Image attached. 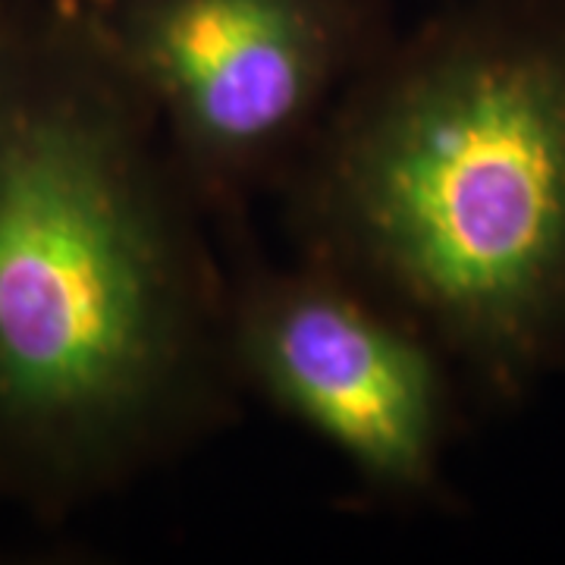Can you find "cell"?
<instances>
[{
  "label": "cell",
  "mask_w": 565,
  "mask_h": 565,
  "mask_svg": "<svg viewBox=\"0 0 565 565\" xmlns=\"http://www.w3.org/2000/svg\"><path fill=\"white\" fill-rule=\"evenodd\" d=\"M280 185L302 258L515 386L565 343V20L377 51Z\"/></svg>",
  "instance_id": "7a4b0ae2"
},
{
  "label": "cell",
  "mask_w": 565,
  "mask_h": 565,
  "mask_svg": "<svg viewBox=\"0 0 565 565\" xmlns=\"http://www.w3.org/2000/svg\"><path fill=\"white\" fill-rule=\"evenodd\" d=\"M54 3H61V7H66V10H76V7H82V3H92V0H54Z\"/></svg>",
  "instance_id": "8992f818"
},
{
  "label": "cell",
  "mask_w": 565,
  "mask_h": 565,
  "mask_svg": "<svg viewBox=\"0 0 565 565\" xmlns=\"http://www.w3.org/2000/svg\"><path fill=\"white\" fill-rule=\"evenodd\" d=\"M17 20H20V13H17V7H13V0H0V54H3V47H7V39H10Z\"/></svg>",
  "instance_id": "5b68a950"
},
{
  "label": "cell",
  "mask_w": 565,
  "mask_h": 565,
  "mask_svg": "<svg viewBox=\"0 0 565 565\" xmlns=\"http://www.w3.org/2000/svg\"><path fill=\"white\" fill-rule=\"evenodd\" d=\"M211 214L79 10L0 54V497L98 503L230 418Z\"/></svg>",
  "instance_id": "6da1fadb"
},
{
  "label": "cell",
  "mask_w": 565,
  "mask_h": 565,
  "mask_svg": "<svg viewBox=\"0 0 565 565\" xmlns=\"http://www.w3.org/2000/svg\"><path fill=\"white\" fill-rule=\"evenodd\" d=\"M230 352L239 390L318 437L364 493L415 503L437 487L446 359L359 282L302 255L233 277Z\"/></svg>",
  "instance_id": "277c9868"
},
{
  "label": "cell",
  "mask_w": 565,
  "mask_h": 565,
  "mask_svg": "<svg viewBox=\"0 0 565 565\" xmlns=\"http://www.w3.org/2000/svg\"><path fill=\"white\" fill-rule=\"evenodd\" d=\"M76 10L211 214L286 180L381 51L345 0H92Z\"/></svg>",
  "instance_id": "3957f363"
}]
</instances>
